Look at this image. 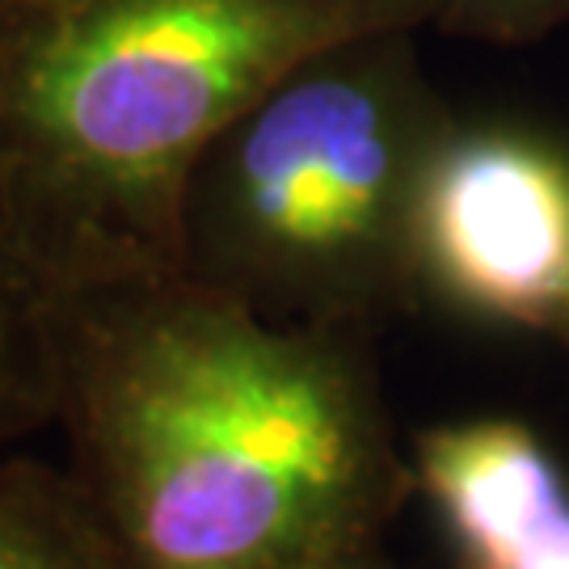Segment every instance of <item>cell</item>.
Listing matches in <instances>:
<instances>
[{
    "instance_id": "1",
    "label": "cell",
    "mask_w": 569,
    "mask_h": 569,
    "mask_svg": "<svg viewBox=\"0 0 569 569\" xmlns=\"http://www.w3.org/2000/svg\"><path fill=\"white\" fill-rule=\"evenodd\" d=\"M51 427L119 569H376L413 493L363 333L186 274L63 291Z\"/></svg>"
},
{
    "instance_id": "2",
    "label": "cell",
    "mask_w": 569,
    "mask_h": 569,
    "mask_svg": "<svg viewBox=\"0 0 569 569\" xmlns=\"http://www.w3.org/2000/svg\"><path fill=\"white\" fill-rule=\"evenodd\" d=\"M427 0H0V194L63 291L178 274L203 148L312 51Z\"/></svg>"
},
{
    "instance_id": "3",
    "label": "cell",
    "mask_w": 569,
    "mask_h": 569,
    "mask_svg": "<svg viewBox=\"0 0 569 569\" xmlns=\"http://www.w3.org/2000/svg\"><path fill=\"white\" fill-rule=\"evenodd\" d=\"M451 102L418 30L312 51L203 148L178 274L287 326L371 333L413 308V199Z\"/></svg>"
},
{
    "instance_id": "4",
    "label": "cell",
    "mask_w": 569,
    "mask_h": 569,
    "mask_svg": "<svg viewBox=\"0 0 569 569\" xmlns=\"http://www.w3.org/2000/svg\"><path fill=\"white\" fill-rule=\"evenodd\" d=\"M413 300L552 333L569 305V140L515 114H451L413 199Z\"/></svg>"
},
{
    "instance_id": "5",
    "label": "cell",
    "mask_w": 569,
    "mask_h": 569,
    "mask_svg": "<svg viewBox=\"0 0 569 569\" xmlns=\"http://www.w3.org/2000/svg\"><path fill=\"white\" fill-rule=\"evenodd\" d=\"M456 569H569V472L515 418L443 422L409 448Z\"/></svg>"
},
{
    "instance_id": "6",
    "label": "cell",
    "mask_w": 569,
    "mask_h": 569,
    "mask_svg": "<svg viewBox=\"0 0 569 569\" xmlns=\"http://www.w3.org/2000/svg\"><path fill=\"white\" fill-rule=\"evenodd\" d=\"M56 300V287L26 253L0 194V451L51 427Z\"/></svg>"
},
{
    "instance_id": "7",
    "label": "cell",
    "mask_w": 569,
    "mask_h": 569,
    "mask_svg": "<svg viewBox=\"0 0 569 569\" xmlns=\"http://www.w3.org/2000/svg\"><path fill=\"white\" fill-rule=\"evenodd\" d=\"M0 569H119L60 465L0 451Z\"/></svg>"
},
{
    "instance_id": "8",
    "label": "cell",
    "mask_w": 569,
    "mask_h": 569,
    "mask_svg": "<svg viewBox=\"0 0 569 569\" xmlns=\"http://www.w3.org/2000/svg\"><path fill=\"white\" fill-rule=\"evenodd\" d=\"M430 30L456 39L523 47L569 26V0H427Z\"/></svg>"
},
{
    "instance_id": "9",
    "label": "cell",
    "mask_w": 569,
    "mask_h": 569,
    "mask_svg": "<svg viewBox=\"0 0 569 569\" xmlns=\"http://www.w3.org/2000/svg\"><path fill=\"white\" fill-rule=\"evenodd\" d=\"M552 338L569 346V305H566V312H561V321H557V329H552Z\"/></svg>"
},
{
    "instance_id": "10",
    "label": "cell",
    "mask_w": 569,
    "mask_h": 569,
    "mask_svg": "<svg viewBox=\"0 0 569 569\" xmlns=\"http://www.w3.org/2000/svg\"><path fill=\"white\" fill-rule=\"evenodd\" d=\"M376 569H385V566H376Z\"/></svg>"
}]
</instances>
